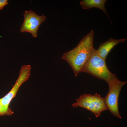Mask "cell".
<instances>
[{
	"instance_id": "1",
	"label": "cell",
	"mask_w": 127,
	"mask_h": 127,
	"mask_svg": "<svg viewBox=\"0 0 127 127\" xmlns=\"http://www.w3.org/2000/svg\"><path fill=\"white\" fill-rule=\"evenodd\" d=\"M94 32L91 30L84 36L77 45L69 52L64 53L62 57L72 68L77 76L94 49L93 40Z\"/></svg>"
},
{
	"instance_id": "2",
	"label": "cell",
	"mask_w": 127,
	"mask_h": 127,
	"mask_svg": "<svg viewBox=\"0 0 127 127\" xmlns=\"http://www.w3.org/2000/svg\"><path fill=\"white\" fill-rule=\"evenodd\" d=\"M105 60L99 55L94 48L80 72L87 73L107 83L116 77L109 70Z\"/></svg>"
},
{
	"instance_id": "3",
	"label": "cell",
	"mask_w": 127,
	"mask_h": 127,
	"mask_svg": "<svg viewBox=\"0 0 127 127\" xmlns=\"http://www.w3.org/2000/svg\"><path fill=\"white\" fill-rule=\"evenodd\" d=\"M31 69L30 65L22 66L20 70L19 77L12 89L6 95L0 99V115H11L13 113L8 107L9 104L16 96L21 85L29 79Z\"/></svg>"
},
{
	"instance_id": "4",
	"label": "cell",
	"mask_w": 127,
	"mask_h": 127,
	"mask_svg": "<svg viewBox=\"0 0 127 127\" xmlns=\"http://www.w3.org/2000/svg\"><path fill=\"white\" fill-rule=\"evenodd\" d=\"M76 100V102L72 105L74 107L84 108L93 113L96 117L99 116L102 111L107 110L104 98L97 93L94 95L83 94Z\"/></svg>"
},
{
	"instance_id": "5",
	"label": "cell",
	"mask_w": 127,
	"mask_h": 127,
	"mask_svg": "<svg viewBox=\"0 0 127 127\" xmlns=\"http://www.w3.org/2000/svg\"><path fill=\"white\" fill-rule=\"evenodd\" d=\"M127 81H121L116 77L110 80L107 83L109 86L108 92L104 98L107 109L114 116L121 119L118 108V100L120 91Z\"/></svg>"
},
{
	"instance_id": "6",
	"label": "cell",
	"mask_w": 127,
	"mask_h": 127,
	"mask_svg": "<svg viewBox=\"0 0 127 127\" xmlns=\"http://www.w3.org/2000/svg\"><path fill=\"white\" fill-rule=\"evenodd\" d=\"M23 15L24 19L20 29V31L21 32H29L33 37H36L38 28L45 20V16L43 15H38L34 11L31 10L25 11Z\"/></svg>"
},
{
	"instance_id": "7",
	"label": "cell",
	"mask_w": 127,
	"mask_h": 127,
	"mask_svg": "<svg viewBox=\"0 0 127 127\" xmlns=\"http://www.w3.org/2000/svg\"><path fill=\"white\" fill-rule=\"evenodd\" d=\"M127 38L116 40L109 38L106 42L101 43L97 51L99 55L105 60L107 56L112 49L116 45L125 42Z\"/></svg>"
},
{
	"instance_id": "8",
	"label": "cell",
	"mask_w": 127,
	"mask_h": 127,
	"mask_svg": "<svg viewBox=\"0 0 127 127\" xmlns=\"http://www.w3.org/2000/svg\"><path fill=\"white\" fill-rule=\"evenodd\" d=\"M106 0H83L80 2L81 6L84 9L96 8L102 10L109 18L106 10L105 4Z\"/></svg>"
},
{
	"instance_id": "9",
	"label": "cell",
	"mask_w": 127,
	"mask_h": 127,
	"mask_svg": "<svg viewBox=\"0 0 127 127\" xmlns=\"http://www.w3.org/2000/svg\"><path fill=\"white\" fill-rule=\"evenodd\" d=\"M8 0H0V10L2 9L3 7L8 4Z\"/></svg>"
},
{
	"instance_id": "10",
	"label": "cell",
	"mask_w": 127,
	"mask_h": 127,
	"mask_svg": "<svg viewBox=\"0 0 127 127\" xmlns=\"http://www.w3.org/2000/svg\"></svg>"
}]
</instances>
